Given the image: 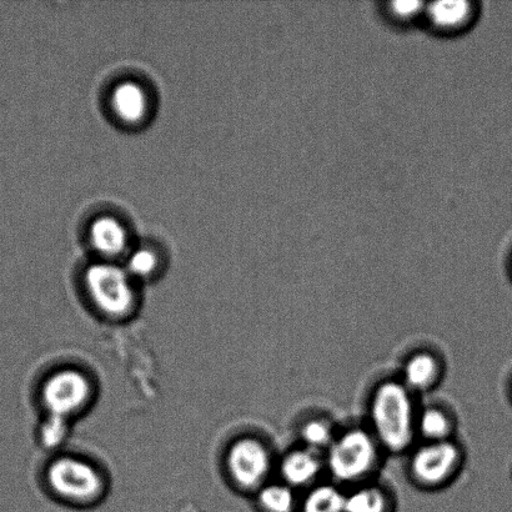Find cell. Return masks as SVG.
Segmentation results:
<instances>
[{"instance_id":"cell-1","label":"cell","mask_w":512,"mask_h":512,"mask_svg":"<svg viewBox=\"0 0 512 512\" xmlns=\"http://www.w3.org/2000/svg\"><path fill=\"white\" fill-rule=\"evenodd\" d=\"M371 423L376 438L393 453L409 448L414 438V408L408 388L388 381L376 389L371 401Z\"/></svg>"},{"instance_id":"cell-2","label":"cell","mask_w":512,"mask_h":512,"mask_svg":"<svg viewBox=\"0 0 512 512\" xmlns=\"http://www.w3.org/2000/svg\"><path fill=\"white\" fill-rule=\"evenodd\" d=\"M45 480L50 493L69 505L92 506L107 493L102 471L79 456H58L48 465Z\"/></svg>"},{"instance_id":"cell-3","label":"cell","mask_w":512,"mask_h":512,"mask_svg":"<svg viewBox=\"0 0 512 512\" xmlns=\"http://www.w3.org/2000/svg\"><path fill=\"white\" fill-rule=\"evenodd\" d=\"M84 283L90 303L103 318L124 321L137 311L138 293L127 270L114 264H95L85 273Z\"/></svg>"},{"instance_id":"cell-4","label":"cell","mask_w":512,"mask_h":512,"mask_svg":"<svg viewBox=\"0 0 512 512\" xmlns=\"http://www.w3.org/2000/svg\"><path fill=\"white\" fill-rule=\"evenodd\" d=\"M95 388L84 371L65 368L54 371L45 379L40 398L48 415L72 421L92 405Z\"/></svg>"},{"instance_id":"cell-5","label":"cell","mask_w":512,"mask_h":512,"mask_svg":"<svg viewBox=\"0 0 512 512\" xmlns=\"http://www.w3.org/2000/svg\"><path fill=\"white\" fill-rule=\"evenodd\" d=\"M376 446L369 433L353 429L333 441L329 450V469L334 478L350 483L369 473L375 464Z\"/></svg>"},{"instance_id":"cell-6","label":"cell","mask_w":512,"mask_h":512,"mask_svg":"<svg viewBox=\"0 0 512 512\" xmlns=\"http://www.w3.org/2000/svg\"><path fill=\"white\" fill-rule=\"evenodd\" d=\"M225 466L230 480L239 489L259 490L270 473L271 456L260 440L242 438L230 445Z\"/></svg>"},{"instance_id":"cell-7","label":"cell","mask_w":512,"mask_h":512,"mask_svg":"<svg viewBox=\"0 0 512 512\" xmlns=\"http://www.w3.org/2000/svg\"><path fill=\"white\" fill-rule=\"evenodd\" d=\"M459 449L448 440L423 446L414 454L411 469L424 484H439L448 479L459 461Z\"/></svg>"},{"instance_id":"cell-8","label":"cell","mask_w":512,"mask_h":512,"mask_svg":"<svg viewBox=\"0 0 512 512\" xmlns=\"http://www.w3.org/2000/svg\"><path fill=\"white\" fill-rule=\"evenodd\" d=\"M474 4L465 0H445L428 5L426 17L441 32H459L468 28L475 17Z\"/></svg>"},{"instance_id":"cell-9","label":"cell","mask_w":512,"mask_h":512,"mask_svg":"<svg viewBox=\"0 0 512 512\" xmlns=\"http://www.w3.org/2000/svg\"><path fill=\"white\" fill-rule=\"evenodd\" d=\"M320 471V461L314 451L296 450L281 464V475L288 485L301 486L310 483Z\"/></svg>"},{"instance_id":"cell-10","label":"cell","mask_w":512,"mask_h":512,"mask_svg":"<svg viewBox=\"0 0 512 512\" xmlns=\"http://www.w3.org/2000/svg\"><path fill=\"white\" fill-rule=\"evenodd\" d=\"M113 108L125 122H139L147 112V98L135 83L120 84L113 94Z\"/></svg>"},{"instance_id":"cell-11","label":"cell","mask_w":512,"mask_h":512,"mask_svg":"<svg viewBox=\"0 0 512 512\" xmlns=\"http://www.w3.org/2000/svg\"><path fill=\"white\" fill-rule=\"evenodd\" d=\"M92 243L100 254L118 256L127 248V234L117 220L99 219L92 227Z\"/></svg>"},{"instance_id":"cell-12","label":"cell","mask_w":512,"mask_h":512,"mask_svg":"<svg viewBox=\"0 0 512 512\" xmlns=\"http://www.w3.org/2000/svg\"><path fill=\"white\" fill-rule=\"evenodd\" d=\"M439 373L438 361L433 355L416 354L405 365L404 380L406 388L424 390L434 383Z\"/></svg>"},{"instance_id":"cell-13","label":"cell","mask_w":512,"mask_h":512,"mask_svg":"<svg viewBox=\"0 0 512 512\" xmlns=\"http://www.w3.org/2000/svg\"><path fill=\"white\" fill-rule=\"evenodd\" d=\"M256 501L261 512H294L296 501L288 485H264L258 490Z\"/></svg>"},{"instance_id":"cell-14","label":"cell","mask_w":512,"mask_h":512,"mask_svg":"<svg viewBox=\"0 0 512 512\" xmlns=\"http://www.w3.org/2000/svg\"><path fill=\"white\" fill-rule=\"evenodd\" d=\"M346 496L334 486L324 485L310 491L301 512H345Z\"/></svg>"},{"instance_id":"cell-15","label":"cell","mask_w":512,"mask_h":512,"mask_svg":"<svg viewBox=\"0 0 512 512\" xmlns=\"http://www.w3.org/2000/svg\"><path fill=\"white\" fill-rule=\"evenodd\" d=\"M345 512H388V500L379 489H359L346 496Z\"/></svg>"},{"instance_id":"cell-16","label":"cell","mask_w":512,"mask_h":512,"mask_svg":"<svg viewBox=\"0 0 512 512\" xmlns=\"http://www.w3.org/2000/svg\"><path fill=\"white\" fill-rule=\"evenodd\" d=\"M419 429L431 443L444 441L450 433V420L443 411L428 409L420 416Z\"/></svg>"},{"instance_id":"cell-17","label":"cell","mask_w":512,"mask_h":512,"mask_svg":"<svg viewBox=\"0 0 512 512\" xmlns=\"http://www.w3.org/2000/svg\"><path fill=\"white\" fill-rule=\"evenodd\" d=\"M70 433V421L48 415L39 430V439L45 448L55 449L63 445Z\"/></svg>"},{"instance_id":"cell-18","label":"cell","mask_w":512,"mask_h":512,"mask_svg":"<svg viewBox=\"0 0 512 512\" xmlns=\"http://www.w3.org/2000/svg\"><path fill=\"white\" fill-rule=\"evenodd\" d=\"M301 439H303L306 449L311 451L324 449L334 441L330 426L320 420L306 423L301 429Z\"/></svg>"},{"instance_id":"cell-19","label":"cell","mask_w":512,"mask_h":512,"mask_svg":"<svg viewBox=\"0 0 512 512\" xmlns=\"http://www.w3.org/2000/svg\"><path fill=\"white\" fill-rule=\"evenodd\" d=\"M158 268L157 256L150 250H138L130 256L127 271L133 279H148Z\"/></svg>"},{"instance_id":"cell-20","label":"cell","mask_w":512,"mask_h":512,"mask_svg":"<svg viewBox=\"0 0 512 512\" xmlns=\"http://www.w3.org/2000/svg\"><path fill=\"white\" fill-rule=\"evenodd\" d=\"M388 12L391 19L404 23L418 18L425 9L420 2H394L388 4Z\"/></svg>"}]
</instances>
